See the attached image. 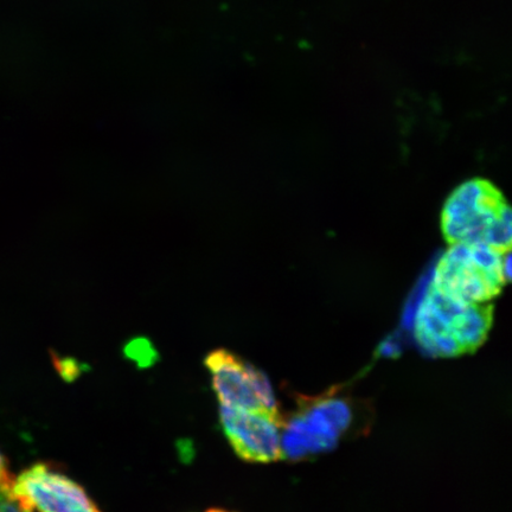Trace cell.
I'll use <instances>...</instances> for the list:
<instances>
[{
  "instance_id": "1",
  "label": "cell",
  "mask_w": 512,
  "mask_h": 512,
  "mask_svg": "<svg viewBox=\"0 0 512 512\" xmlns=\"http://www.w3.org/2000/svg\"><path fill=\"white\" fill-rule=\"evenodd\" d=\"M492 322L494 307L491 303L462 302L430 285L416 311L414 334L427 355L457 357L482 347Z\"/></svg>"
},
{
  "instance_id": "2",
  "label": "cell",
  "mask_w": 512,
  "mask_h": 512,
  "mask_svg": "<svg viewBox=\"0 0 512 512\" xmlns=\"http://www.w3.org/2000/svg\"><path fill=\"white\" fill-rule=\"evenodd\" d=\"M441 228L450 245L483 243L510 251V207L501 192L483 179L467 181L452 192L441 214Z\"/></svg>"
},
{
  "instance_id": "3",
  "label": "cell",
  "mask_w": 512,
  "mask_h": 512,
  "mask_svg": "<svg viewBox=\"0 0 512 512\" xmlns=\"http://www.w3.org/2000/svg\"><path fill=\"white\" fill-rule=\"evenodd\" d=\"M510 265V251L483 243H454L439 259L430 285L462 302L490 303L508 283Z\"/></svg>"
},
{
  "instance_id": "4",
  "label": "cell",
  "mask_w": 512,
  "mask_h": 512,
  "mask_svg": "<svg viewBox=\"0 0 512 512\" xmlns=\"http://www.w3.org/2000/svg\"><path fill=\"white\" fill-rule=\"evenodd\" d=\"M354 409L334 394L300 401L299 411L288 421L283 432L284 457L302 459L331 450L351 430Z\"/></svg>"
},
{
  "instance_id": "5",
  "label": "cell",
  "mask_w": 512,
  "mask_h": 512,
  "mask_svg": "<svg viewBox=\"0 0 512 512\" xmlns=\"http://www.w3.org/2000/svg\"><path fill=\"white\" fill-rule=\"evenodd\" d=\"M221 406L243 411L279 412L270 381L227 350L211 352L206 360Z\"/></svg>"
},
{
  "instance_id": "6",
  "label": "cell",
  "mask_w": 512,
  "mask_h": 512,
  "mask_svg": "<svg viewBox=\"0 0 512 512\" xmlns=\"http://www.w3.org/2000/svg\"><path fill=\"white\" fill-rule=\"evenodd\" d=\"M11 492L24 512H101L81 485L47 464L23 471Z\"/></svg>"
},
{
  "instance_id": "7",
  "label": "cell",
  "mask_w": 512,
  "mask_h": 512,
  "mask_svg": "<svg viewBox=\"0 0 512 512\" xmlns=\"http://www.w3.org/2000/svg\"><path fill=\"white\" fill-rule=\"evenodd\" d=\"M222 430L238 456L251 463L284 458L285 418L279 412L243 411L221 406Z\"/></svg>"
},
{
  "instance_id": "8",
  "label": "cell",
  "mask_w": 512,
  "mask_h": 512,
  "mask_svg": "<svg viewBox=\"0 0 512 512\" xmlns=\"http://www.w3.org/2000/svg\"><path fill=\"white\" fill-rule=\"evenodd\" d=\"M11 484L0 486V512H24L12 496Z\"/></svg>"
},
{
  "instance_id": "9",
  "label": "cell",
  "mask_w": 512,
  "mask_h": 512,
  "mask_svg": "<svg viewBox=\"0 0 512 512\" xmlns=\"http://www.w3.org/2000/svg\"><path fill=\"white\" fill-rule=\"evenodd\" d=\"M12 479L9 473L8 469V463H6L5 458L3 457V454L0 453V486L11 484Z\"/></svg>"
},
{
  "instance_id": "10",
  "label": "cell",
  "mask_w": 512,
  "mask_h": 512,
  "mask_svg": "<svg viewBox=\"0 0 512 512\" xmlns=\"http://www.w3.org/2000/svg\"><path fill=\"white\" fill-rule=\"evenodd\" d=\"M207 512H228V511H224V510H220V509H213V510H209Z\"/></svg>"
}]
</instances>
